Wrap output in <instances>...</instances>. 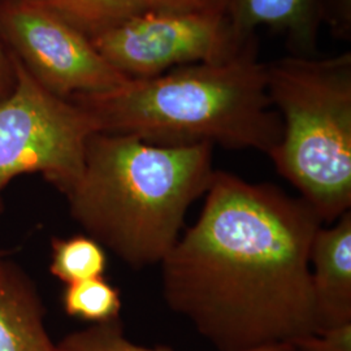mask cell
Instances as JSON below:
<instances>
[{"label":"cell","instance_id":"ac0fdd59","mask_svg":"<svg viewBox=\"0 0 351 351\" xmlns=\"http://www.w3.org/2000/svg\"><path fill=\"white\" fill-rule=\"evenodd\" d=\"M8 254H11V252L7 250H0V259H1V258H4V256H5V255H8Z\"/></svg>","mask_w":351,"mask_h":351},{"label":"cell","instance_id":"5b68a950","mask_svg":"<svg viewBox=\"0 0 351 351\" xmlns=\"http://www.w3.org/2000/svg\"><path fill=\"white\" fill-rule=\"evenodd\" d=\"M10 56L14 82L0 99V202L5 186L25 173H39L66 194L82 173L88 138L98 132L84 108L43 88Z\"/></svg>","mask_w":351,"mask_h":351},{"label":"cell","instance_id":"277c9868","mask_svg":"<svg viewBox=\"0 0 351 351\" xmlns=\"http://www.w3.org/2000/svg\"><path fill=\"white\" fill-rule=\"evenodd\" d=\"M267 66V91L282 124L269 158L322 223L351 206V53L288 55Z\"/></svg>","mask_w":351,"mask_h":351},{"label":"cell","instance_id":"2e32d148","mask_svg":"<svg viewBox=\"0 0 351 351\" xmlns=\"http://www.w3.org/2000/svg\"><path fill=\"white\" fill-rule=\"evenodd\" d=\"M230 0H147L149 10L171 12L226 14Z\"/></svg>","mask_w":351,"mask_h":351},{"label":"cell","instance_id":"7a4b0ae2","mask_svg":"<svg viewBox=\"0 0 351 351\" xmlns=\"http://www.w3.org/2000/svg\"><path fill=\"white\" fill-rule=\"evenodd\" d=\"M71 101L88 113L97 132L130 134L154 145L210 143L269 156L282 133L256 37L223 63L181 66Z\"/></svg>","mask_w":351,"mask_h":351},{"label":"cell","instance_id":"9c48e42d","mask_svg":"<svg viewBox=\"0 0 351 351\" xmlns=\"http://www.w3.org/2000/svg\"><path fill=\"white\" fill-rule=\"evenodd\" d=\"M226 17L243 39L267 26L285 37L289 55L317 56L323 24V0H230Z\"/></svg>","mask_w":351,"mask_h":351},{"label":"cell","instance_id":"6da1fadb","mask_svg":"<svg viewBox=\"0 0 351 351\" xmlns=\"http://www.w3.org/2000/svg\"><path fill=\"white\" fill-rule=\"evenodd\" d=\"M195 224L164 258L168 306L219 351L319 332L310 250L322 221L269 184L215 171Z\"/></svg>","mask_w":351,"mask_h":351},{"label":"cell","instance_id":"7c38bea8","mask_svg":"<svg viewBox=\"0 0 351 351\" xmlns=\"http://www.w3.org/2000/svg\"><path fill=\"white\" fill-rule=\"evenodd\" d=\"M107 269V254L98 241L90 236L53 239L51 242L50 272L69 285L78 281L103 277Z\"/></svg>","mask_w":351,"mask_h":351},{"label":"cell","instance_id":"4fadbf2b","mask_svg":"<svg viewBox=\"0 0 351 351\" xmlns=\"http://www.w3.org/2000/svg\"><path fill=\"white\" fill-rule=\"evenodd\" d=\"M62 302L66 315L97 324L117 320L121 310L120 290L103 277L66 285Z\"/></svg>","mask_w":351,"mask_h":351},{"label":"cell","instance_id":"30bf717a","mask_svg":"<svg viewBox=\"0 0 351 351\" xmlns=\"http://www.w3.org/2000/svg\"><path fill=\"white\" fill-rule=\"evenodd\" d=\"M8 256L0 259V351H62L46 330L36 287Z\"/></svg>","mask_w":351,"mask_h":351},{"label":"cell","instance_id":"9a60e30c","mask_svg":"<svg viewBox=\"0 0 351 351\" xmlns=\"http://www.w3.org/2000/svg\"><path fill=\"white\" fill-rule=\"evenodd\" d=\"M290 343L295 351H351V323L307 335Z\"/></svg>","mask_w":351,"mask_h":351},{"label":"cell","instance_id":"52a82bcc","mask_svg":"<svg viewBox=\"0 0 351 351\" xmlns=\"http://www.w3.org/2000/svg\"><path fill=\"white\" fill-rule=\"evenodd\" d=\"M0 37L38 84L71 99L124 85L93 40L62 16L33 0H0Z\"/></svg>","mask_w":351,"mask_h":351},{"label":"cell","instance_id":"8992f818","mask_svg":"<svg viewBox=\"0 0 351 351\" xmlns=\"http://www.w3.org/2000/svg\"><path fill=\"white\" fill-rule=\"evenodd\" d=\"M90 39L107 63L129 80L152 78L194 64L223 63L250 40L239 37L226 14L156 10H146Z\"/></svg>","mask_w":351,"mask_h":351},{"label":"cell","instance_id":"e0dca14e","mask_svg":"<svg viewBox=\"0 0 351 351\" xmlns=\"http://www.w3.org/2000/svg\"><path fill=\"white\" fill-rule=\"evenodd\" d=\"M13 82H14V73H13L12 59L0 37V99L11 91Z\"/></svg>","mask_w":351,"mask_h":351},{"label":"cell","instance_id":"ba28073f","mask_svg":"<svg viewBox=\"0 0 351 351\" xmlns=\"http://www.w3.org/2000/svg\"><path fill=\"white\" fill-rule=\"evenodd\" d=\"M311 290L319 332L351 323V213L319 228L310 250Z\"/></svg>","mask_w":351,"mask_h":351},{"label":"cell","instance_id":"5bb4252c","mask_svg":"<svg viewBox=\"0 0 351 351\" xmlns=\"http://www.w3.org/2000/svg\"><path fill=\"white\" fill-rule=\"evenodd\" d=\"M58 346L62 351H173L167 346L147 348L132 342L124 336L119 319L75 332L66 336ZM246 351H295V349L291 343H277Z\"/></svg>","mask_w":351,"mask_h":351},{"label":"cell","instance_id":"8fae6325","mask_svg":"<svg viewBox=\"0 0 351 351\" xmlns=\"http://www.w3.org/2000/svg\"><path fill=\"white\" fill-rule=\"evenodd\" d=\"M93 38L149 10L147 0H33Z\"/></svg>","mask_w":351,"mask_h":351},{"label":"cell","instance_id":"3957f363","mask_svg":"<svg viewBox=\"0 0 351 351\" xmlns=\"http://www.w3.org/2000/svg\"><path fill=\"white\" fill-rule=\"evenodd\" d=\"M213 145H154L94 133L84 169L65 195L75 221L125 263L160 264L180 239L188 208L211 184Z\"/></svg>","mask_w":351,"mask_h":351}]
</instances>
